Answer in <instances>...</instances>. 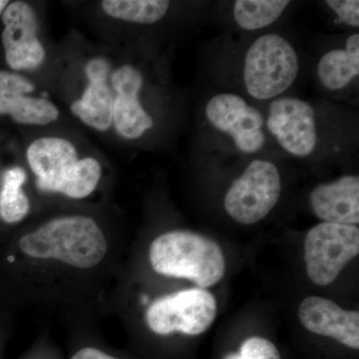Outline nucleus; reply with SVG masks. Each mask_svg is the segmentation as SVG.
Returning a JSON list of instances; mask_svg holds the SVG:
<instances>
[{"label": "nucleus", "instance_id": "nucleus-20", "mask_svg": "<svg viewBox=\"0 0 359 359\" xmlns=\"http://www.w3.org/2000/svg\"><path fill=\"white\" fill-rule=\"evenodd\" d=\"M290 4L287 0H238L233 16L243 29H261L275 22Z\"/></svg>", "mask_w": 359, "mask_h": 359}, {"label": "nucleus", "instance_id": "nucleus-14", "mask_svg": "<svg viewBox=\"0 0 359 359\" xmlns=\"http://www.w3.org/2000/svg\"><path fill=\"white\" fill-rule=\"evenodd\" d=\"M0 114H9L20 124L47 125L59 117L50 101L0 89Z\"/></svg>", "mask_w": 359, "mask_h": 359}, {"label": "nucleus", "instance_id": "nucleus-13", "mask_svg": "<svg viewBox=\"0 0 359 359\" xmlns=\"http://www.w3.org/2000/svg\"><path fill=\"white\" fill-rule=\"evenodd\" d=\"M318 77L323 86L340 90L347 86L359 74V34L347 39L346 48L334 49L321 57Z\"/></svg>", "mask_w": 359, "mask_h": 359}, {"label": "nucleus", "instance_id": "nucleus-25", "mask_svg": "<svg viewBox=\"0 0 359 359\" xmlns=\"http://www.w3.org/2000/svg\"><path fill=\"white\" fill-rule=\"evenodd\" d=\"M86 75L91 84L106 83L108 74L110 72V65L107 60L103 58L92 59L86 65Z\"/></svg>", "mask_w": 359, "mask_h": 359}, {"label": "nucleus", "instance_id": "nucleus-6", "mask_svg": "<svg viewBox=\"0 0 359 359\" xmlns=\"http://www.w3.org/2000/svg\"><path fill=\"white\" fill-rule=\"evenodd\" d=\"M280 194L282 178L276 165L254 160L231 184L224 197V209L238 223L256 224L276 207Z\"/></svg>", "mask_w": 359, "mask_h": 359}, {"label": "nucleus", "instance_id": "nucleus-10", "mask_svg": "<svg viewBox=\"0 0 359 359\" xmlns=\"http://www.w3.org/2000/svg\"><path fill=\"white\" fill-rule=\"evenodd\" d=\"M299 318L313 334L332 337L351 348H359L358 311H346L323 297H309L299 304Z\"/></svg>", "mask_w": 359, "mask_h": 359}, {"label": "nucleus", "instance_id": "nucleus-22", "mask_svg": "<svg viewBox=\"0 0 359 359\" xmlns=\"http://www.w3.org/2000/svg\"><path fill=\"white\" fill-rule=\"evenodd\" d=\"M111 82L117 95L138 96L143 85V76L133 66L124 65L113 73Z\"/></svg>", "mask_w": 359, "mask_h": 359}, {"label": "nucleus", "instance_id": "nucleus-3", "mask_svg": "<svg viewBox=\"0 0 359 359\" xmlns=\"http://www.w3.org/2000/svg\"><path fill=\"white\" fill-rule=\"evenodd\" d=\"M299 70V58L292 44L278 34L264 35L245 55V88L254 98L269 100L292 86Z\"/></svg>", "mask_w": 359, "mask_h": 359}, {"label": "nucleus", "instance_id": "nucleus-11", "mask_svg": "<svg viewBox=\"0 0 359 359\" xmlns=\"http://www.w3.org/2000/svg\"><path fill=\"white\" fill-rule=\"evenodd\" d=\"M309 202L316 216L325 223L355 226L359 223L358 176H344L316 186Z\"/></svg>", "mask_w": 359, "mask_h": 359}, {"label": "nucleus", "instance_id": "nucleus-15", "mask_svg": "<svg viewBox=\"0 0 359 359\" xmlns=\"http://www.w3.org/2000/svg\"><path fill=\"white\" fill-rule=\"evenodd\" d=\"M114 97L106 83L89 84L83 96L71 105L73 114L85 124L106 131L113 124Z\"/></svg>", "mask_w": 359, "mask_h": 359}, {"label": "nucleus", "instance_id": "nucleus-4", "mask_svg": "<svg viewBox=\"0 0 359 359\" xmlns=\"http://www.w3.org/2000/svg\"><path fill=\"white\" fill-rule=\"evenodd\" d=\"M218 313L214 295L205 289L180 290L156 299L146 311V323L155 334L187 335L204 334Z\"/></svg>", "mask_w": 359, "mask_h": 359}, {"label": "nucleus", "instance_id": "nucleus-19", "mask_svg": "<svg viewBox=\"0 0 359 359\" xmlns=\"http://www.w3.org/2000/svg\"><path fill=\"white\" fill-rule=\"evenodd\" d=\"M26 173L21 168H13L4 175L0 191V216L8 224L18 223L29 211V201L23 193Z\"/></svg>", "mask_w": 359, "mask_h": 359}, {"label": "nucleus", "instance_id": "nucleus-8", "mask_svg": "<svg viewBox=\"0 0 359 359\" xmlns=\"http://www.w3.org/2000/svg\"><path fill=\"white\" fill-rule=\"evenodd\" d=\"M269 132L290 154L306 157L318 143L316 114L306 101L280 98L271 102L266 121Z\"/></svg>", "mask_w": 359, "mask_h": 359}, {"label": "nucleus", "instance_id": "nucleus-27", "mask_svg": "<svg viewBox=\"0 0 359 359\" xmlns=\"http://www.w3.org/2000/svg\"><path fill=\"white\" fill-rule=\"evenodd\" d=\"M9 2L7 0H0V14L6 11L7 6H8Z\"/></svg>", "mask_w": 359, "mask_h": 359}, {"label": "nucleus", "instance_id": "nucleus-18", "mask_svg": "<svg viewBox=\"0 0 359 359\" xmlns=\"http://www.w3.org/2000/svg\"><path fill=\"white\" fill-rule=\"evenodd\" d=\"M113 124L125 138L137 139L152 128L154 122L142 107L138 96L116 95Z\"/></svg>", "mask_w": 359, "mask_h": 359}, {"label": "nucleus", "instance_id": "nucleus-5", "mask_svg": "<svg viewBox=\"0 0 359 359\" xmlns=\"http://www.w3.org/2000/svg\"><path fill=\"white\" fill-rule=\"evenodd\" d=\"M359 254V230L348 224L325 223L309 230L304 240V261L311 282L330 285Z\"/></svg>", "mask_w": 359, "mask_h": 359}, {"label": "nucleus", "instance_id": "nucleus-16", "mask_svg": "<svg viewBox=\"0 0 359 359\" xmlns=\"http://www.w3.org/2000/svg\"><path fill=\"white\" fill-rule=\"evenodd\" d=\"M102 169L94 158L79 159L62 176L47 187L45 192L61 193L72 199H82L95 190Z\"/></svg>", "mask_w": 359, "mask_h": 359}, {"label": "nucleus", "instance_id": "nucleus-7", "mask_svg": "<svg viewBox=\"0 0 359 359\" xmlns=\"http://www.w3.org/2000/svg\"><path fill=\"white\" fill-rule=\"evenodd\" d=\"M208 120L215 127L229 134L242 152L252 154L266 143L264 116L250 106L242 97L222 93L212 97L205 107Z\"/></svg>", "mask_w": 359, "mask_h": 359}, {"label": "nucleus", "instance_id": "nucleus-21", "mask_svg": "<svg viewBox=\"0 0 359 359\" xmlns=\"http://www.w3.org/2000/svg\"><path fill=\"white\" fill-rule=\"evenodd\" d=\"M224 359H282L275 344L264 337L245 339L238 353L226 354Z\"/></svg>", "mask_w": 359, "mask_h": 359}, {"label": "nucleus", "instance_id": "nucleus-23", "mask_svg": "<svg viewBox=\"0 0 359 359\" xmlns=\"http://www.w3.org/2000/svg\"><path fill=\"white\" fill-rule=\"evenodd\" d=\"M325 4L334 11L342 22L353 27H358L359 1L358 0H328Z\"/></svg>", "mask_w": 359, "mask_h": 359}, {"label": "nucleus", "instance_id": "nucleus-24", "mask_svg": "<svg viewBox=\"0 0 359 359\" xmlns=\"http://www.w3.org/2000/svg\"><path fill=\"white\" fill-rule=\"evenodd\" d=\"M0 89L14 93L26 94L32 93L35 89L34 84L26 78L13 73L0 71Z\"/></svg>", "mask_w": 359, "mask_h": 359}, {"label": "nucleus", "instance_id": "nucleus-2", "mask_svg": "<svg viewBox=\"0 0 359 359\" xmlns=\"http://www.w3.org/2000/svg\"><path fill=\"white\" fill-rule=\"evenodd\" d=\"M149 259L156 273L186 278L201 287H212L226 273L221 247L211 238L189 231H171L151 245Z\"/></svg>", "mask_w": 359, "mask_h": 359}, {"label": "nucleus", "instance_id": "nucleus-9", "mask_svg": "<svg viewBox=\"0 0 359 359\" xmlns=\"http://www.w3.org/2000/svg\"><path fill=\"white\" fill-rule=\"evenodd\" d=\"M2 22L6 25L1 39L7 65L15 70L39 67L43 62L45 50L37 37L39 25L32 7L23 1L8 4Z\"/></svg>", "mask_w": 359, "mask_h": 359}, {"label": "nucleus", "instance_id": "nucleus-12", "mask_svg": "<svg viewBox=\"0 0 359 359\" xmlns=\"http://www.w3.org/2000/svg\"><path fill=\"white\" fill-rule=\"evenodd\" d=\"M26 155L33 173L36 175V185L44 192L79 160L74 145L57 137H44L32 142Z\"/></svg>", "mask_w": 359, "mask_h": 359}, {"label": "nucleus", "instance_id": "nucleus-17", "mask_svg": "<svg viewBox=\"0 0 359 359\" xmlns=\"http://www.w3.org/2000/svg\"><path fill=\"white\" fill-rule=\"evenodd\" d=\"M104 13L128 22L151 25L166 15L170 2L165 0H104Z\"/></svg>", "mask_w": 359, "mask_h": 359}, {"label": "nucleus", "instance_id": "nucleus-1", "mask_svg": "<svg viewBox=\"0 0 359 359\" xmlns=\"http://www.w3.org/2000/svg\"><path fill=\"white\" fill-rule=\"evenodd\" d=\"M20 248L32 257L57 259L75 268L90 269L105 257L107 242L93 219L69 216L51 219L23 236Z\"/></svg>", "mask_w": 359, "mask_h": 359}, {"label": "nucleus", "instance_id": "nucleus-26", "mask_svg": "<svg viewBox=\"0 0 359 359\" xmlns=\"http://www.w3.org/2000/svg\"><path fill=\"white\" fill-rule=\"evenodd\" d=\"M71 359H117L109 355V354L103 353L99 349L86 347L78 351Z\"/></svg>", "mask_w": 359, "mask_h": 359}]
</instances>
